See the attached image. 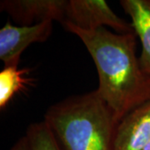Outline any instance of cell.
<instances>
[{
  "mask_svg": "<svg viewBox=\"0 0 150 150\" xmlns=\"http://www.w3.org/2000/svg\"><path fill=\"white\" fill-rule=\"evenodd\" d=\"M84 44L98 75L97 94L120 122L136 108L150 100V74L136 56V33H117L106 28L83 30L63 26Z\"/></svg>",
  "mask_w": 150,
  "mask_h": 150,
  "instance_id": "obj_1",
  "label": "cell"
},
{
  "mask_svg": "<svg viewBox=\"0 0 150 150\" xmlns=\"http://www.w3.org/2000/svg\"><path fill=\"white\" fill-rule=\"evenodd\" d=\"M43 120L63 150H115L119 121L95 90L51 105Z\"/></svg>",
  "mask_w": 150,
  "mask_h": 150,
  "instance_id": "obj_2",
  "label": "cell"
},
{
  "mask_svg": "<svg viewBox=\"0 0 150 150\" xmlns=\"http://www.w3.org/2000/svg\"><path fill=\"white\" fill-rule=\"evenodd\" d=\"M83 30H94L104 26L117 33H132V23L118 17L104 0H69L64 20L61 23Z\"/></svg>",
  "mask_w": 150,
  "mask_h": 150,
  "instance_id": "obj_3",
  "label": "cell"
},
{
  "mask_svg": "<svg viewBox=\"0 0 150 150\" xmlns=\"http://www.w3.org/2000/svg\"><path fill=\"white\" fill-rule=\"evenodd\" d=\"M53 31V21L30 26H13L7 23L0 29V59L4 67L18 66L21 54L35 43L45 42Z\"/></svg>",
  "mask_w": 150,
  "mask_h": 150,
  "instance_id": "obj_4",
  "label": "cell"
},
{
  "mask_svg": "<svg viewBox=\"0 0 150 150\" xmlns=\"http://www.w3.org/2000/svg\"><path fill=\"white\" fill-rule=\"evenodd\" d=\"M66 0H4L1 11L6 12L20 26H30L43 21L64 20Z\"/></svg>",
  "mask_w": 150,
  "mask_h": 150,
  "instance_id": "obj_5",
  "label": "cell"
},
{
  "mask_svg": "<svg viewBox=\"0 0 150 150\" xmlns=\"http://www.w3.org/2000/svg\"><path fill=\"white\" fill-rule=\"evenodd\" d=\"M150 140V100L136 108L119 122L115 150H142Z\"/></svg>",
  "mask_w": 150,
  "mask_h": 150,
  "instance_id": "obj_6",
  "label": "cell"
},
{
  "mask_svg": "<svg viewBox=\"0 0 150 150\" xmlns=\"http://www.w3.org/2000/svg\"><path fill=\"white\" fill-rule=\"evenodd\" d=\"M120 4L131 18L134 32L141 42L140 65L150 74V0H121Z\"/></svg>",
  "mask_w": 150,
  "mask_h": 150,
  "instance_id": "obj_7",
  "label": "cell"
},
{
  "mask_svg": "<svg viewBox=\"0 0 150 150\" xmlns=\"http://www.w3.org/2000/svg\"><path fill=\"white\" fill-rule=\"evenodd\" d=\"M29 70L8 66L0 72V108L3 110L17 93L26 88L31 79L26 76Z\"/></svg>",
  "mask_w": 150,
  "mask_h": 150,
  "instance_id": "obj_8",
  "label": "cell"
},
{
  "mask_svg": "<svg viewBox=\"0 0 150 150\" xmlns=\"http://www.w3.org/2000/svg\"><path fill=\"white\" fill-rule=\"evenodd\" d=\"M25 135L31 150H63L54 132L44 120L29 124Z\"/></svg>",
  "mask_w": 150,
  "mask_h": 150,
  "instance_id": "obj_9",
  "label": "cell"
},
{
  "mask_svg": "<svg viewBox=\"0 0 150 150\" xmlns=\"http://www.w3.org/2000/svg\"><path fill=\"white\" fill-rule=\"evenodd\" d=\"M9 150H31L27 136L24 135L20 138Z\"/></svg>",
  "mask_w": 150,
  "mask_h": 150,
  "instance_id": "obj_10",
  "label": "cell"
},
{
  "mask_svg": "<svg viewBox=\"0 0 150 150\" xmlns=\"http://www.w3.org/2000/svg\"><path fill=\"white\" fill-rule=\"evenodd\" d=\"M142 150H150V140L147 143V144L145 145L144 148Z\"/></svg>",
  "mask_w": 150,
  "mask_h": 150,
  "instance_id": "obj_11",
  "label": "cell"
}]
</instances>
